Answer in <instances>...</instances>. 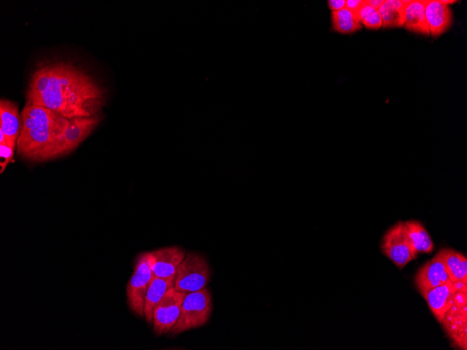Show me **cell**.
I'll list each match as a JSON object with an SVG mask.
<instances>
[{
	"label": "cell",
	"instance_id": "obj_22",
	"mask_svg": "<svg viewBox=\"0 0 467 350\" xmlns=\"http://www.w3.org/2000/svg\"><path fill=\"white\" fill-rule=\"evenodd\" d=\"M0 149H1L0 163L1 167V173H3L6 166L10 163V160L12 159L15 150L8 146L7 144L6 145L0 144Z\"/></svg>",
	"mask_w": 467,
	"mask_h": 350
},
{
	"label": "cell",
	"instance_id": "obj_8",
	"mask_svg": "<svg viewBox=\"0 0 467 350\" xmlns=\"http://www.w3.org/2000/svg\"><path fill=\"white\" fill-rule=\"evenodd\" d=\"M187 293L171 287L157 303L153 310L154 331L159 335L170 332L180 313Z\"/></svg>",
	"mask_w": 467,
	"mask_h": 350
},
{
	"label": "cell",
	"instance_id": "obj_12",
	"mask_svg": "<svg viewBox=\"0 0 467 350\" xmlns=\"http://www.w3.org/2000/svg\"><path fill=\"white\" fill-rule=\"evenodd\" d=\"M0 119V130L5 136L8 146L15 150L22 127V119L17 105L10 100L1 99Z\"/></svg>",
	"mask_w": 467,
	"mask_h": 350
},
{
	"label": "cell",
	"instance_id": "obj_9",
	"mask_svg": "<svg viewBox=\"0 0 467 350\" xmlns=\"http://www.w3.org/2000/svg\"><path fill=\"white\" fill-rule=\"evenodd\" d=\"M100 122L98 115L69 119L64 130L60 156L74 150L96 128Z\"/></svg>",
	"mask_w": 467,
	"mask_h": 350
},
{
	"label": "cell",
	"instance_id": "obj_6",
	"mask_svg": "<svg viewBox=\"0 0 467 350\" xmlns=\"http://www.w3.org/2000/svg\"><path fill=\"white\" fill-rule=\"evenodd\" d=\"M381 249L383 254L399 268H403L417 256L407 235L404 221H401L384 235Z\"/></svg>",
	"mask_w": 467,
	"mask_h": 350
},
{
	"label": "cell",
	"instance_id": "obj_16",
	"mask_svg": "<svg viewBox=\"0 0 467 350\" xmlns=\"http://www.w3.org/2000/svg\"><path fill=\"white\" fill-rule=\"evenodd\" d=\"M175 276L162 278L154 276L152 282L147 291L144 316L148 322L153 319V310L157 303L162 298L166 292L174 286Z\"/></svg>",
	"mask_w": 467,
	"mask_h": 350
},
{
	"label": "cell",
	"instance_id": "obj_13",
	"mask_svg": "<svg viewBox=\"0 0 467 350\" xmlns=\"http://www.w3.org/2000/svg\"><path fill=\"white\" fill-rule=\"evenodd\" d=\"M425 14L430 35L436 38L445 33L452 24L449 5L438 0H426Z\"/></svg>",
	"mask_w": 467,
	"mask_h": 350
},
{
	"label": "cell",
	"instance_id": "obj_18",
	"mask_svg": "<svg viewBox=\"0 0 467 350\" xmlns=\"http://www.w3.org/2000/svg\"><path fill=\"white\" fill-rule=\"evenodd\" d=\"M410 1L386 0L378 10L384 28L401 27L405 24V10Z\"/></svg>",
	"mask_w": 467,
	"mask_h": 350
},
{
	"label": "cell",
	"instance_id": "obj_26",
	"mask_svg": "<svg viewBox=\"0 0 467 350\" xmlns=\"http://www.w3.org/2000/svg\"><path fill=\"white\" fill-rule=\"evenodd\" d=\"M440 2H442L445 4H447V5H448L449 3H453L457 1H451V0H440Z\"/></svg>",
	"mask_w": 467,
	"mask_h": 350
},
{
	"label": "cell",
	"instance_id": "obj_11",
	"mask_svg": "<svg viewBox=\"0 0 467 350\" xmlns=\"http://www.w3.org/2000/svg\"><path fill=\"white\" fill-rule=\"evenodd\" d=\"M149 253L154 276L162 278L175 276L185 256V251L178 247L161 248Z\"/></svg>",
	"mask_w": 467,
	"mask_h": 350
},
{
	"label": "cell",
	"instance_id": "obj_20",
	"mask_svg": "<svg viewBox=\"0 0 467 350\" xmlns=\"http://www.w3.org/2000/svg\"><path fill=\"white\" fill-rule=\"evenodd\" d=\"M331 22L333 29L340 34H352L362 27L356 13L347 8L332 11Z\"/></svg>",
	"mask_w": 467,
	"mask_h": 350
},
{
	"label": "cell",
	"instance_id": "obj_1",
	"mask_svg": "<svg viewBox=\"0 0 467 350\" xmlns=\"http://www.w3.org/2000/svg\"><path fill=\"white\" fill-rule=\"evenodd\" d=\"M105 90L83 70L64 61L43 62L31 75L26 103L52 110L67 119L96 115Z\"/></svg>",
	"mask_w": 467,
	"mask_h": 350
},
{
	"label": "cell",
	"instance_id": "obj_15",
	"mask_svg": "<svg viewBox=\"0 0 467 350\" xmlns=\"http://www.w3.org/2000/svg\"><path fill=\"white\" fill-rule=\"evenodd\" d=\"M426 0L410 1L405 6L404 27L408 30L424 36H430L425 14Z\"/></svg>",
	"mask_w": 467,
	"mask_h": 350
},
{
	"label": "cell",
	"instance_id": "obj_21",
	"mask_svg": "<svg viewBox=\"0 0 467 350\" xmlns=\"http://www.w3.org/2000/svg\"><path fill=\"white\" fill-rule=\"evenodd\" d=\"M356 15L361 24H363L368 29L377 30L382 26V20L379 10L368 5L366 1L358 10Z\"/></svg>",
	"mask_w": 467,
	"mask_h": 350
},
{
	"label": "cell",
	"instance_id": "obj_4",
	"mask_svg": "<svg viewBox=\"0 0 467 350\" xmlns=\"http://www.w3.org/2000/svg\"><path fill=\"white\" fill-rule=\"evenodd\" d=\"M210 270L205 258L196 253H187L178 265L174 288L189 293L206 287L210 280Z\"/></svg>",
	"mask_w": 467,
	"mask_h": 350
},
{
	"label": "cell",
	"instance_id": "obj_14",
	"mask_svg": "<svg viewBox=\"0 0 467 350\" xmlns=\"http://www.w3.org/2000/svg\"><path fill=\"white\" fill-rule=\"evenodd\" d=\"M457 289L450 280L429 290L424 298L431 312L440 323L444 314L452 307Z\"/></svg>",
	"mask_w": 467,
	"mask_h": 350
},
{
	"label": "cell",
	"instance_id": "obj_23",
	"mask_svg": "<svg viewBox=\"0 0 467 350\" xmlns=\"http://www.w3.org/2000/svg\"><path fill=\"white\" fill-rule=\"evenodd\" d=\"M364 2L365 0H347L345 1V8L356 13Z\"/></svg>",
	"mask_w": 467,
	"mask_h": 350
},
{
	"label": "cell",
	"instance_id": "obj_19",
	"mask_svg": "<svg viewBox=\"0 0 467 350\" xmlns=\"http://www.w3.org/2000/svg\"><path fill=\"white\" fill-rule=\"evenodd\" d=\"M404 224L411 245L416 253H431L433 250V243L423 224L417 220H408Z\"/></svg>",
	"mask_w": 467,
	"mask_h": 350
},
{
	"label": "cell",
	"instance_id": "obj_7",
	"mask_svg": "<svg viewBox=\"0 0 467 350\" xmlns=\"http://www.w3.org/2000/svg\"><path fill=\"white\" fill-rule=\"evenodd\" d=\"M466 290L457 291L453 303L440 323L450 338L458 347L466 349Z\"/></svg>",
	"mask_w": 467,
	"mask_h": 350
},
{
	"label": "cell",
	"instance_id": "obj_10",
	"mask_svg": "<svg viewBox=\"0 0 467 350\" xmlns=\"http://www.w3.org/2000/svg\"><path fill=\"white\" fill-rule=\"evenodd\" d=\"M448 280V275L439 251L423 264L414 279L417 289L424 298L429 290L446 283Z\"/></svg>",
	"mask_w": 467,
	"mask_h": 350
},
{
	"label": "cell",
	"instance_id": "obj_5",
	"mask_svg": "<svg viewBox=\"0 0 467 350\" xmlns=\"http://www.w3.org/2000/svg\"><path fill=\"white\" fill-rule=\"evenodd\" d=\"M153 277L150 253H143L136 259L134 274L127 286L129 306L141 317L144 316L145 296Z\"/></svg>",
	"mask_w": 467,
	"mask_h": 350
},
{
	"label": "cell",
	"instance_id": "obj_24",
	"mask_svg": "<svg viewBox=\"0 0 467 350\" xmlns=\"http://www.w3.org/2000/svg\"><path fill=\"white\" fill-rule=\"evenodd\" d=\"M328 5L329 8L332 11H337L342 8H345V0H329L328 1Z\"/></svg>",
	"mask_w": 467,
	"mask_h": 350
},
{
	"label": "cell",
	"instance_id": "obj_25",
	"mask_svg": "<svg viewBox=\"0 0 467 350\" xmlns=\"http://www.w3.org/2000/svg\"><path fill=\"white\" fill-rule=\"evenodd\" d=\"M384 0H367L366 2L368 5L372 6L374 8L379 9L381 5L383 3Z\"/></svg>",
	"mask_w": 467,
	"mask_h": 350
},
{
	"label": "cell",
	"instance_id": "obj_17",
	"mask_svg": "<svg viewBox=\"0 0 467 350\" xmlns=\"http://www.w3.org/2000/svg\"><path fill=\"white\" fill-rule=\"evenodd\" d=\"M452 282H467V259L461 253L449 248L438 251Z\"/></svg>",
	"mask_w": 467,
	"mask_h": 350
},
{
	"label": "cell",
	"instance_id": "obj_2",
	"mask_svg": "<svg viewBox=\"0 0 467 350\" xmlns=\"http://www.w3.org/2000/svg\"><path fill=\"white\" fill-rule=\"evenodd\" d=\"M21 117L22 127L17 142V154L34 161L59 157L63 132L69 119L48 108L27 103Z\"/></svg>",
	"mask_w": 467,
	"mask_h": 350
},
{
	"label": "cell",
	"instance_id": "obj_3",
	"mask_svg": "<svg viewBox=\"0 0 467 350\" xmlns=\"http://www.w3.org/2000/svg\"><path fill=\"white\" fill-rule=\"evenodd\" d=\"M212 298L206 287L187 293L181 305L180 316L170 332L180 334L206 324L212 312Z\"/></svg>",
	"mask_w": 467,
	"mask_h": 350
}]
</instances>
